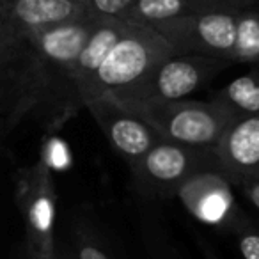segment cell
Wrapping results in <instances>:
<instances>
[{
  "mask_svg": "<svg viewBox=\"0 0 259 259\" xmlns=\"http://www.w3.org/2000/svg\"><path fill=\"white\" fill-rule=\"evenodd\" d=\"M83 108L93 115L108 144L130 167H134L156 142L162 141V135L155 128L108 94L85 101Z\"/></svg>",
  "mask_w": 259,
  "mask_h": 259,
  "instance_id": "obj_8",
  "label": "cell"
},
{
  "mask_svg": "<svg viewBox=\"0 0 259 259\" xmlns=\"http://www.w3.org/2000/svg\"><path fill=\"white\" fill-rule=\"evenodd\" d=\"M135 0H91V11L98 16H112L128 22Z\"/></svg>",
  "mask_w": 259,
  "mask_h": 259,
  "instance_id": "obj_18",
  "label": "cell"
},
{
  "mask_svg": "<svg viewBox=\"0 0 259 259\" xmlns=\"http://www.w3.org/2000/svg\"><path fill=\"white\" fill-rule=\"evenodd\" d=\"M78 2H82V4H85V6H87V8H89V9H91V0H78Z\"/></svg>",
  "mask_w": 259,
  "mask_h": 259,
  "instance_id": "obj_24",
  "label": "cell"
},
{
  "mask_svg": "<svg viewBox=\"0 0 259 259\" xmlns=\"http://www.w3.org/2000/svg\"><path fill=\"white\" fill-rule=\"evenodd\" d=\"M117 101L130 112L144 119L162 135V139L187 146L215 149L224 130L233 121V115L213 100L197 101L183 98L163 103Z\"/></svg>",
  "mask_w": 259,
  "mask_h": 259,
  "instance_id": "obj_3",
  "label": "cell"
},
{
  "mask_svg": "<svg viewBox=\"0 0 259 259\" xmlns=\"http://www.w3.org/2000/svg\"><path fill=\"white\" fill-rule=\"evenodd\" d=\"M229 64L233 62L226 59L172 54L170 57L160 61L128 94L115 100L153 101V103L183 100L185 96L206 85Z\"/></svg>",
  "mask_w": 259,
  "mask_h": 259,
  "instance_id": "obj_6",
  "label": "cell"
},
{
  "mask_svg": "<svg viewBox=\"0 0 259 259\" xmlns=\"http://www.w3.org/2000/svg\"><path fill=\"white\" fill-rule=\"evenodd\" d=\"M66 252H68L69 259H112L93 226L83 220L73 222L71 245Z\"/></svg>",
  "mask_w": 259,
  "mask_h": 259,
  "instance_id": "obj_16",
  "label": "cell"
},
{
  "mask_svg": "<svg viewBox=\"0 0 259 259\" xmlns=\"http://www.w3.org/2000/svg\"><path fill=\"white\" fill-rule=\"evenodd\" d=\"M201 172L224 174L215 149L162 139L132 167V181L146 197H174L185 181Z\"/></svg>",
  "mask_w": 259,
  "mask_h": 259,
  "instance_id": "obj_4",
  "label": "cell"
},
{
  "mask_svg": "<svg viewBox=\"0 0 259 259\" xmlns=\"http://www.w3.org/2000/svg\"><path fill=\"white\" fill-rule=\"evenodd\" d=\"M215 9H234L217 0H135L128 22L153 27L181 16L197 15V13L215 11Z\"/></svg>",
  "mask_w": 259,
  "mask_h": 259,
  "instance_id": "obj_13",
  "label": "cell"
},
{
  "mask_svg": "<svg viewBox=\"0 0 259 259\" xmlns=\"http://www.w3.org/2000/svg\"><path fill=\"white\" fill-rule=\"evenodd\" d=\"M78 0H8L0 22V52L48 27L91 15Z\"/></svg>",
  "mask_w": 259,
  "mask_h": 259,
  "instance_id": "obj_9",
  "label": "cell"
},
{
  "mask_svg": "<svg viewBox=\"0 0 259 259\" xmlns=\"http://www.w3.org/2000/svg\"><path fill=\"white\" fill-rule=\"evenodd\" d=\"M238 188H240L241 194L247 197V201L259 211V180L243 181V183L238 185Z\"/></svg>",
  "mask_w": 259,
  "mask_h": 259,
  "instance_id": "obj_19",
  "label": "cell"
},
{
  "mask_svg": "<svg viewBox=\"0 0 259 259\" xmlns=\"http://www.w3.org/2000/svg\"><path fill=\"white\" fill-rule=\"evenodd\" d=\"M236 240V247L243 259H259V226L241 213L227 229Z\"/></svg>",
  "mask_w": 259,
  "mask_h": 259,
  "instance_id": "obj_17",
  "label": "cell"
},
{
  "mask_svg": "<svg viewBox=\"0 0 259 259\" xmlns=\"http://www.w3.org/2000/svg\"><path fill=\"white\" fill-rule=\"evenodd\" d=\"M202 255H204V259H220L209 245H202Z\"/></svg>",
  "mask_w": 259,
  "mask_h": 259,
  "instance_id": "obj_21",
  "label": "cell"
},
{
  "mask_svg": "<svg viewBox=\"0 0 259 259\" xmlns=\"http://www.w3.org/2000/svg\"><path fill=\"white\" fill-rule=\"evenodd\" d=\"M217 2H222V4L231 6V8H234V9H243V8H248V6L257 4V0H217Z\"/></svg>",
  "mask_w": 259,
  "mask_h": 259,
  "instance_id": "obj_20",
  "label": "cell"
},
{
  "mask_svg": "<svg viewBox=\"0 0 259 259\" xmlns=\"http://www.w3.org/2000/svg\"><path fill=\"white\" fill-rule=\"evenodd\" d=\"M215 153L224 176L233 185L259 180V115L233 119L215 146Z\"/></svg>",
  "mask_w": 259,
  "mask_h": 259,
  "instance_id": "obj_11",
  "label": "cell"
},
{
  "mask_svg": "<svg viewBox=\"0 0 259 259\" xmlns=\"http://www.w3.org/2000/svg\"><path fill=\"white\" fill-rule=\"evenodd\" d=\"M231 62L259 64V6H248L236 15V37H234Z\"/></svg>",
  "mask_w": 259,
  "mask_h": 259,
  "instance_id": "obj_15",
  "label": "cell"
},
{
  "mask_svg": "<svg viewBox=\"0 0 259 259\" xmlns=\"http://www.w3.org/2000/svg\"><path fill=\"white\" fill-rule=\"evenodd\" d=\"M128 27L130 22H126V20L112 18V16H98L96 25L91 30L89 37L83 43L82 50H80L78 57L73 62L71 69L80 100H82L83 91L87 89L93 76L96 75L101 62L105 61V57L112 50V47L121 39L122 34L128 30Z\"/></svg>",
  "mask_w": 259,
  "mask_h": 259,
  "instance_id": "obj_12",
  "label": "cell"
},
{
  "mask_svg": "<svg viewBox=\"0 0 259 259\" xmlns=\"http://www.w3.org/2000/svg\"><path fill=\"white\" fill-rule=\"evenodd\" d=\"M96 22L91 13L0 52V135L25 121L57 132L82 110L71 69Z\"/></svg>",
  "mask_w": 259,
  "mask_h": 259,
  "instance_id": "obj_1",
  "label": "cell"
},
{
  "mask_svg": "<svg viewBox=\"0 0 259 259\" xmlns=\"http://www.w3.org/2000/svg\"><path fill=\"white\" fill-rule=\"evenodd\" d=\"M15 201L25 229V248L29 259H59L55 243L57 192L50 163H37L16 172Z\"/></svg>",
  "mask_w": 259,
  "mask_h": 259,
  "instance_id": "obj_5",
  "label": "cell"
},
{
  "mask_svg": "<svg viewBox=\"0 0 259 259\" xmlns=\"http://www.w3.org/2000/svg\"><path fill=\"white\" fill-rule=\"evenodd\" d=\"M59 259H69V255H68V252H61V250H59Z\"/></svg>",
  "mask_w": 259,
  "mask_h": 259,
  "instance_id": "obj_23",
  "label": "cell"
},
{
  "mask_svg": "<svg viewBox=\"0 0 259 259\" xmlns=\"http://www.w3.org/2000/svg\"><path fill=\"white\" fill-rule=\"evenodd\" d=\"M240 9H215L181 16L156 23V30L174 54L206 55L231 61L234 37H236V15Z\"/></svg>",
  "mask_w": 259,
  "mask_h": 259,
  "instance_id": "obj_7",
  "label": "cell"
},
{
  "mask_svg": "<svg viewBox=\"0 0 259 259\" xmlns=\"http://www.w3.org/2000/svg\"><path fill=\"white\" fill-rule=\"evenodd\" d=\"M211 100L222 105L233 119L259 115V69L234 78Z\"/></svg>",
  "mask_w": 259,
  "mask_h": 259,
  "instance_id": "obj_14",
  "label": "cell"
},
{
  "mask_svg": "<svg viewBox=\"0 0 259 259\" xmlns=\"http://www.w3.org/2000/svg\"><path fill=\"white\" fill-rule=\"evenodd\" d=\"M6 4H8V0H0V22H2V16H4Z\"/></svg>",
  "mask_w": 259,
  "mask_h": 259,
  "instance_id": "obj_22",
  "label": "cell"
},
{
  "mask_svg": "<svg viewBox=\"0 0 259 259\" xmlns=\"http://www.w3.org/2000/svg\"><path fill=\"white\" fill-rule=\"evenodd\" d=\"M231 185L220 172H201L185 181L178 188L176 197L197 220L227 231L241 215Z\"/></svg>",
  "mask_w": 259,
  "mask_h": 259,
  "instance_id": "obj_10",
  "label": "cell"
},
{
  "mask_svg": "<svg viewBox=\"0 0 259 259\" xmlns=\"http://www.w3.org/2000/svg\"><path fill=\"white\" fill-rule=\"evenodd\" d=\"M174 50L151 27L132 23L121 39L112 47L96 75L82 94V103L93 98H121L128 94L160 61L170 57Z\"/></svg>",
  "mask_w": 259,
  "mask_h": 259,
  "instance_id": "obj_2",
  "label": "cell"
},
{
  "mask_svg": "<svg viewBox=\"0 0 259 259\" xmlns=\"http://www.w3.org/2000/svg\"><path fill=\"white\" fill-rule=\"evenodd\" d=\"M257 6H259V0H257Z\"/></svg>",
  "mask_w": 259,
  "mask_h": 259,
  "instance_id": "obj_25",
  "label": "cell"
}]
</instances>
